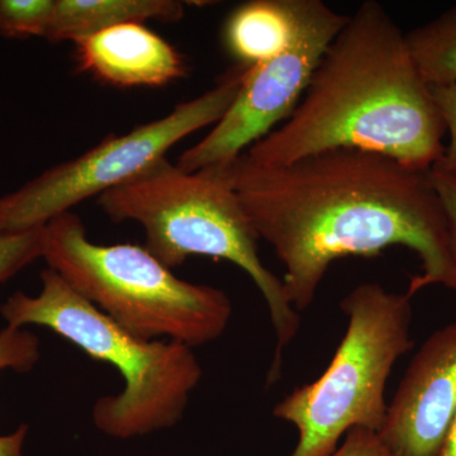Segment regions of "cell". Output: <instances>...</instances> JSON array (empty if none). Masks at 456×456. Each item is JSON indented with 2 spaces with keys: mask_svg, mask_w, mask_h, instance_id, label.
<instances>
[{
  "mask_svg": "<svg viewBox=\"0 0 456 456\" xmlns=\"http://www.w3.org/2000/svg\"><path fill=\"white\" fill-rule=\"evenodd\" d=\"M293 31L287 46L272 59L246 68L232 103L200 142L180 155V169L232 164L298 106L321 59L349 16L321 0H293Z\"/></svg>",
  "mask_w": 456,
  "mask_h": 456,
  "instance_id": "obj_8",
  "label": "cell"
},
{
  "mask_svg": "<svg viewBox=\"0 0 456 456\" xmlns=\"http://www.w3.org/2000/svg\"><path fill=\"white\" fill-rule=\"evenodd\" d=\"M408 49L430 86L456 84V5L406 35Z\"/></svg>",
  "mask_w": 456,
  "mask_h": 456,
  "instance_id": "obj_13",
  "label": "cell"
},
{
  "mask_svg": "<svg viewBox=\"0 0 456 456\" xmlns=\"http://www.w3.org/2000/svg\"><path fill=\"white\" fill-rule=\"evenodd\" d=\"M45 227L17 233H0V284L42 259Z\"/></svg>",
  "mask_w": 456,
  "mask_h": 456,
  "instance_id": "obj_16",
  "label": "cell"
},
{
  "mask_svg": "<svg viewBox=\"0 0 456 456\" xmlns=\"http://www.w3.org/2000/svg\"><path fill=\"white\" fill-rule=\"evenodd\" d=\"M456 415V321L412 359L379 432L393 456H439Z\"/></svg>",
  "mask_w": 456,
  "mask_h": 456,
  "instance_id": "obj_9",
  "label": "cell"
},
{
  "mask_svg": "<svg viewBox=\"0 0 456 456\" xmlns=\"http://www.w3.org/2000/svg\"><path fill=\"white\" fill-rule=\"evenodd\" d=\"M113 222H136L145 248L173 270L191 256L230 261L244 270L269 308L277 347L268 384L277 383L283 350L301 325L285 296L283 281L261 261L259 236L246 215L224 167L185 171L160 159L134 178L98 197Z\"/></svg>",
  "mask_w": 456,
  "mask_h": 456,
  "instance_id": "obj_3",
  "label": "cell"
},
{
  "mask_svg": "<svg viewBox=\"0 0 456 456\" xmlns=\"http://www.w3.org/2000/svg\"><path fill=\"white\" fill-rule=\"evenodd\" d=\"M431 90L450 136L449 145L434 167L456 174V84L431 86Z\"/></svg>",
  "mask_w": 456,
  "mask_h": 456,
  "instance_id": "obj_17",
  "label": "cell"
},
{
  "mask_svg": "<svg viewBox=\"0 0 456 456\" xmlns=\"http://www.w3.org/2000/svg\"><path fill=\"white\" fill-rule=\"evenodd\" d=\"M245 71L244 65L230 69L208 92L178 104L167 116L127 134H112L0 197V233L45 227L84 200L101 197L167 158L189 134L220 121L239 93Z\"/></svg>",
  "mask_w": 456,
  "mask_h": 456,
  "instance_id": "obj_7",
  "label": "cell"
},
{
  "mask_svg": "<svg viewBox=\"0 0 456 456\" xmlns=\"http://www.w3.org/2000/svg\"><path fill=\"white\" fill-rule=\"evenodd\" d=\"M439 456H456V415L452 419V426H450L448 436H446Z\"/></svg>",
  "mask_w": 456,
  "mask_h": 456,
  "instance_id": "obj_20",
  "label": "cell"
},
{
  "mask_svg": "<svg viewBox=\"0 0 456 456\" xmlns=\"http://www.w3.org/2000/svg\"><path fill=\"white\" fill-rule=\"evenodd\" d=\"M330 456H393L377 432L355 428Z\"/></svg>",
  "mask_w": 456,
  "mask_h": 456,
  "instance_id": "obj_19",
  "label": "cell"
},
{
  "mask_svg": "<svg viewBox=\"0 0 456 456\" xmlns=\"http://www.w3.org/2000/svg\"><path fill=\"white\" fill-rule=\"evenodd\" d=\"M86 73L119 88H159L187 74L184 56L143 23H127L75 41Z\"/></svg>",
  "mask_w": 456,
  "mask_h": 456,
  "instance_id": "obj_10",
  "label": "cell"
},
{
  "mask_svg": "<svg viewBox=\"0 0 456 456\" xmlns=\"http://www.w3.org/2000/svg\"><path fill=\"white\" fill-rule=\"evenodd\" d=\"M184 13L179 0H55L46 40L75 42L127 23L178 22Z\"/></svg>",
  "mask_w": 456,
  "mask_h": 456,
  "instance_id": "obj_11",
  "label": "cell"
},
{
  "mask_svg": "<svg viewBox=\"0 0 456 456\" xmlns=\"http://www.w3.org/2000/svg\"><path fill=\"white\" fill-rule=\"evenodd\" d=\"M347 329L325 373L294 389L273 415L293 425L299 439L290 456H330L342 436L386 422V387L393 367L412 349L408 294L377 283L360 284L341 301Z\"/></svg>",
  "mask_w": 456,
  "mask_h": 456,
  "instance_id": "obj_6",
  "label": "cell"
},
{
  "mask_svg": "<svg viewBox=\"0 0 456 456\" xmlns=\"http://www.w3.org/2000/svg\"><path fill=\"white\" fill-rule=\"evenodd\" d=\"M431 179L445 209L448 220L450 251L456 270V174L449 173L441 167H431ZM454 292L456 293V288Z\"/></svg>",
  "mask_w": 456,
  "mask_h": 456,
  "instance_id": "obj_18",
  "label": "cell"
},
{
  "mask_svg": "<svg viewBox=\"0 0 456 456\" xmlns=\"http://www.w3.org/2000/svg\"><path fill=\"white\" fill-rule=\"evenodd\" d=\"M42 259L75 292L141 340L161 338L193 349L217 340L232 316L224 290L183 281L145 246L94 244L74 212L45 226Z\"/></svg>",
  "mask_w": 456,
  "mask_h": 456,
  "instance_id": "obj_5",
  "label": "cell"
},
{
  "mask_svg": "<svg viewBox=\"0 0 456 456\" xmlns=\"http://www.w3.org/2000/svg\"><path fill=\"white\" fill-rule=\"evenodd\" d=\"M40 340L32 332L14 327L0 330V371H31L40 362ZM28 426L20 425L11 435L0 436V456H23Z\"/></svg>",
  "mask_w": 456,
  "mask_h": 456,
  "instance_id": "obj_14",
  "label": "cell"
},
{
  "mask_svg": "<svg viewBox=\"0 0 456 456\" xmlns=\"http://www.w3.org/2000/svg\"><path fill=\"white\" fill-rule=\"evenodd\" d=\"M36 297L16 292L0 305L7 326L46 327L90 358L122 375V392L98 399L93 421L116 439L145 436L178 424L202 379L196 354L187 345L134 338L75 292L55 270L41 273Z\"/></svg>",
  "mask_w": 456,
  "mask_h": 456,
  "instance_id": "obj_4",
  "label": "cell"
},
{
  "mask_svg": "<svg viewBox=\"0 0 456 456\" xmlns=\"http://www.w3.org/2000/svg\"><path fill=\"white\" fill-rule=\"evenodd\" d=\"M446 126L397 23L368 0L347 17L298 106L244 152L260 165L351 149L419 170L444 154Z\"/></svg>",
  "mask_w": 456,
  "mask_h": 456,
  "instance_id": "obj_2",
  "label": "cell"
},
{
  "mask_svg": "<svg viewBox=\"0 0 456 456\" xmlns=\"http://www.w3.org/2000/svg\"><path fill=\"white\" fill-rule=\"evenodd\" d=\"M293 22V0H251L227 18L224 46L240 65L260 64L287 46Z\"/></svg>",
  "mask_w": 456,
  "mask_h": 456,
  "instance_id": "obj_12",
  "label": "cell"
},
{
  "mask_svg": "<svg viewBox=\"0 0 456 456\" xmlns=\"http://www.w3.org/2000/svg\"><path fill=\"white\" fill-rule=\"evenodd\" d=\"M55 0H0V35L46 38Z\"/></svg>",
  "mask_w": 456,
  "mask_h": 456,
  "instance_id": "obj_15",
  "label": "cell"
},
{
  "mask_svg": "<svg viewBox=\"0 0 456 456\" xmlns=\"http://www.w3.org/2000/svg\"><path fill=\"white\" fill-rule=\"evenodd\" d=\"M259 239L284 266L297 312L310 307L335 261L404 246L421 260L408 296L430 285L455 290L448 220L430 170L362 150L338 149L285 165L240 156L224 167Z\"/></svg>",
  "mask_w": 456,
  "mask_h": 456,
  "instance_id": "obj_1",
  "label": "cell"
}]
</instances>
